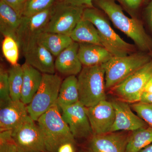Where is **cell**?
I'll return each instance as SVG.
<instances>
[{"mask_svg":"<svg viewBox=\"0 0 152 152\" xmlns=\"http://www.w3.org/2000/svg\"><path fill=\"white\" fill-rule=\"evenodd\" d=\"M34 122L29 116L23 122L12 130L20 152H47L43 137Z\"/></svg>","mask_w":152,"mask_h":152,"instance_id":"10","label":"cell"},{"mask_svg":"<svg viewBox=\"0 0 152 152\" xmlns=\"http://www.w3.org/2000/svg\"><path fill=\"white\" fill-rule=\"evenodd\" d=\"M10 93L12 100H20L23 79L22 66L19 64L12 65L8 71Z\"/></svg>","mask_w":152,"mask_h":152,"instance_id":"25","label":"cell"},{"mask_svg":"<svg viewBox=\"0 0 152 152\" xmlns=\"http://www.w3.org/2000/svg\"><path fill=\"white\" fill-rule=\"evenodd\" d=\"M152 77V59L113 88L115 94L127 102H140L144 89Z\"/></svg>","mask_w":152,"mask_h":152,"instance_id":"8","label":"cell"},{"mask_svg":"<svg viewBox=\"0 0 152 152\" xmlns=\"http://www.w3.org/2000/svg\"><path fill=\"white\" fill-rule=\"evenodd\" d=\"M0 152H20L13 137L12 131L0 132Z\"/></svg>","mask_w":152,"mask_h":152,"instance_id":"29","label":"cell"},{"mask_svg":"<svg viewBox=\"0 0 152 152\" xmlns=\"http://www.w3.org/2000/svg\"><path fill=\"white\" fill-rule=\"evenodd\" d=\"M144 92L152 93V77L146 85Z\"/></svg>","mask_w":152,"mask_h":152,"instance_id":"37","label":"cell"},{"mask_svg":"<svg viewBox=\"0 0 152 152\" xmlns=\"http://www.w3.org/2000/svg\"><path fill=\"white\" fill-rule=\"evenodd\" d=\"M37 121L47 152H57L63 144L74 143L75 137L63 119L57 104L42 115Z\"/></svg>","mask_w":152,"mask_h":152,"instance_id":"2","label":"cell"},{"mask_svg":"<svg viewBox=\"0 0 152 152\" xmlns=\"http://www.w3.org/2000/svg\"><path fill=\"white\" fill-rule=\"evenodd\" d=\"M61 79L55 74H43L40 86L27 105L29 116L35 121L55 104L58 96Z\"/></svg>","mask_w":152,"mask_h":152,"instance_id":"6","label":"cell"},{"mask_svg":"<svg viewBox=\"0 0 152 152\" xmlns=\"http://www.w3.org/2000/svg\"><path fill=\"white\" fill-rule=\"evenodd\" d=\"M98 7L107 16L114 26L134 42L142 52H152V39L139 19L125 15L122 8L115 0H95Z\"/></svg>","mask_w":152,"mask_h":152,"instance_id":"1","label":"cell"},{"mask_svg":"<svg viewBox=\"0 0 152 152\" xmlns=\"http://www.w3.org/2000/svg\"><path fill=\"white\" fill-rule=\"evenodd\" d=\"M79 44L78 56L84 66L102 64L113 57L102 46L92 44Z\"/></svg>","mask_w":152,"mask_h":152,"instance_id":"18","label":"cell"},{"mask_svg":"<svg viewBox=\"0 0 152 152\" xmlns=\"http://www.w3.org/2000/svg\"><path fill=\"white\" fill-rule=\"evenodd\" d=\"M83 18L91 22L98 30L103 46L113 56L124 57L136 52V45L123 40L110 24L101 11L94 8H86Z\"/></svg>","mask_w":152,"mask_h":152,"instance_id":"3","label":"cell"},{"mask_svg":"<svg viewBox=\"0 0 152 152\" xmlns=\"http://www.w3.org/2000/svg\"><path fill=\"white\" fill-rule=\"evenodd\" d=\"M150 55H151V56L152 58V52H151V54H150Z\"/></svg>","mask_w":152,"mask_h":152,"instance_id":"39","label":"cell"},{"mask_svg":"<svg viewBox=\"0 0 152 152\" xmlns=\"http://www.w3.org/2000/svg\"><path fill=\"white\" fill-rule=\"evenodd\" d=\"M55 6L30 16L22 17L17 40L23 53L37 42L39 36L45 32Z\"/></svg>","mask_w":152,"mask_h":152,"instance_id":"9","label":"cell"},{"mask_svg":"<svg viewBox=\"0 0 152 152\" xmlns=\"http://www.w3.org/2000/svg\"><path fill=\"white\" fill-rule=\"evenodd\" d=\"M79 102L77 78L76 76H68L62 82L57 104L62 109Z\"/></svg>","mask_w":152,"mask_h":152,"instance_id":"22","label":"cell"},{"mask_svg":"<svg viewBox=\"0 0 152 152\" xmlns=\"http://www.w3.org/2000/svg\"><path fill=\"white\" fill-rule=\"evenodd\" d=\"M62 116L75 138H86L93 135L86 107L80 102L62 109Z\"/></svg>","mask_w":152,"mask_h":152,"instance_id":"11","label":"cell"},{"mask_svg":"<svg viewBox=\"0 0 152 152\" xmlns=\"http://www.w3.org/2000/svg\"><path fill=\"white\" fill-rule=\"evenodd\" d=\"M152 59L145 52L134 53L124 57H112L103 64L106 89L114 88Z\"/></svg>","mask_w":152,"mask_h":152,"instance_id":"5","label":"cell"},{"mask_svg":"<svg viewBox=\"0 0 152 152\" xmlns=\"http://www.w3.org/2000/svg\"><path fill=\"white\" fill-rule=\"evenodd\" d=\"M85 8L72 5L61 0L55 6L45 32L69 35L83 18Z\"/></svg>","mask_w":152,"mask_h":152,"instance_id":"7","label":"cell"},{"mask_svg":"<svg viewBox=\"0 0 152 152\" xmlns=\"http://www.w3.org/2000/svg\"><path fill=\"white\" fill-rule=\"evenodd\" d=\"M11 7L21 17H23V12L27 0H2Z\"/></svg>","mask_w":152,"mask_h":152,"instance_id":"31","label":"cell"},{"mask_svg":"<svg viewBox=\"0 0 152 152\" xmlns=\"http://www.w3.org/2000/svg\"><path fill=\"white\" fill-rule=\"evenodd\" d=\"M22 18L13 9L0 0V31L4 37L10 36L17 41V32Z\"/></svg>","mask_w":152,"mask_h":152,"instance_id":"20","label":"cell"},{"mask_svg":"<svg viewBox=\"0 0 152 152\" xmlns=\"http://www.w3.org/2000/svg\"><path fill=\"white\" fill-rule=\"evenodd\" d=\"M139 152H152V144L146 147Z\"/></svg>","mask_w":152,"mask_h":152,"instance_id":"38","label":"cell"},{"mask_svg":"<svg viewBox=\"0 0 152 152\" xmlns=\"http://www.w3.org/2000/svg\"><path fill=\"white\" fill-rule=\"evenodd\" d=\"M79 48L78 43L74 42L56 57V70L67 77L79 75L83 68L78 56Z\"/></svg>","mask_w":152,"mask_h":152,"instance_id":"17","label":"cell"},{"mask_svg":"<svg viewBox=\"0 0 152 152\" xmlns=\"http://www.w3.org/2000/svg\"><path fill=\"white\" fill-rule=\"evenodd\" d=\"M61 0H27L23 17H28L40 12L56 5Z\"/></svg>","mask_w":152,"mask_h":152,"instance_id":"27","label":"cell"},{"mask_svg":"<svg viewBox=\"0 0 152 152\" xmlns=\"http://www.w3.org/2000/svg\"><path fill=\"white\" fill-rule=\"evenodd\" d=\"M131 107L147 124L152 127V104L138 102L132 104Z\"/></svg>","mask_w":152,"mask_h":152,"instance_id":"30","label":"cell"},{"mask_svg":"<svg viewBox=\"0 0 152 152\" xmlns=\"http://www.w3.org/2000/svg\"><path fill=\"white\" fill-rule=\"evenodd\" d=\"M27 64L42 74H55L54 56L43 45L37 42L23 52Z\"/></svg>","mask_w":152,"mask_h":152,"instance_id":"15","label":"cell"},{"mask_svg":"<svg viewBox=\"0 0 152 152\" xmlns=\"http://www.w3.org/2000/svg\"><path fill=\"white\" fill-rule=\"evenodd\" d=\"M20 46L15 39L10 36L4 37L2 43V51L6 60L12 65L18 64Z\"/></svg>","mask_w":152,"mask_h":152,"instance_id":"26","label":"cell"},{"mask_svg":"<svg viewBox=\"0 0 152 152\" xmlns=\"http://www.w3.org/2000/svg\"><path fill=\"white\" fill-rule=\"evenodd\" d=\"M70 36L73 42L78 43L95 44L103 46L94 25L83 18L78 23Z\"/></svg>","mask_w":152,"mask_h":152,"instance_id":"21","label":"cell"},{"mask_svg":"<svg viewBox=\"0 0 152 152\" xmlns=\"http://www.w3.org/2000/svg\"><path fill=\"white\" fill-rule=\"evenodd\" d=\"M145 12L147 21L152 31V0L146 8Z\"/></svg>","mask_w":152,"mask_h":152,"instance_id":"34","label":"cell"},{"mask_svg":"<svg viewBox=\"0 0 152 152\" xmlns=\"http://www.w3.org/2000/svg\"><path fill=\"white\" fill-rule=\"evenodd\" d=\"M22 66L23 79L20 100L28 105L40 86L43 74L26 63Z\"/></svg>","mask_w":152,"mask_h":152,"instance_id":"19","label":"cell"},{"mask_svg":"<svg viewBox=\"0 0 152 152\" xmlns=\"http://www.w3.org/2000/svg\"><path fill=\"white\" fill-rule=\"evenodd\" d=\"M93 135L110 133L115 120V111L111 102L102 101L92 107H86Z\"/></svg>","mask_w":152,"mask_h":152,"instance_id":"12","label":"cell"},{"mask_svg":"<svg viewBox=\"0 0 152 152\" xmlns=\"http://www.w3.org/2000/svg\"><path fill=\"white\" fill-rule=\"evenodd\" d=\"M57 152H74L72 144L66 143L60 146Z\"/></svg>","mask_w":152,"mask_h":152,"instance_id":"35","label":"cell"},{"mask_svg":"<svg viewBox=\"0 0 152 152\" xmlns=\"http://www.w3.org/2000/svg\"><path fill=\"white\" fill-rule=\"evenodd\" d=\"M78 80L79 102L86 107L106 100L105 70L102 64L84 66Z\"/></svg>","mask_w":152,"mask_h":152,"instance_id":"4","label":"cell"},{"mask_svg":"<svg viewBox=\"0 0 152 152\" xmlns=\"http://www.w3.org/2000/svg\"><path fill=\"white\" fill-rule=\"evenodd\" d=\"M72 5L86 8H94L93 3L95 0H63Z\"/></svg>","mask_w":152,"mask_h":152,"instance_id":"33","label":"cell"},{"mask_svg":"<svg viewBox=\"0 0 152 152\" xmlns=\"http://www.w3.org/2000/svg\"><path fill=\"white\" fill-rule=\"evenodd\" d=\"M12 101L10 93L8 71L1 67L0 69V102L1 106Z\"/></svg>","mask_w":152,"mask_h":152,"instance_id":"28","label":"cell"},{"mask_svg":"<svg viewBox=\"0 0 152 152\" xmlns=\"http://www.w3.org/2000/svg\"><path fill=\"white\" fill-rule=\"evenodd\" d=\"M129 138L121 133L111 132L93 135L90 141V152H126Z\"/></svg>","mask_w":152,"mask_h":152,"instance_id":"16","label":"cell"},{"mask_svg":"<svg viewBox=\"0 0 152 152\" xmlns=\"http://www.w3.org/2000/svg\"><path fill=\"white\" fill-rule=\"evenodd\" d=\"M28 116L27 105L21 100H12L1 106L0 132L13 130Z\"/></svg>","mask_w":152,"mask_h":152,"instance_id":"14","label":"cell"},{"mask_svg":"<svg viewBox=\"0 0 152 152\" xmlns=\"http://www.w3.org/2000/svg\"><path fill=\"white\" fill-rule=\"evenodd\" d=\"M37 41L55 57L74 42L69 35L47 32L42 33Z\"/></svg>","mask_w":152,"mask_h":152,"instance_id":"23","label":"cell"},{"mask_svg":"<svg viewBox=\"0 0 152 152\" xmlns=\"http://www.w3.org/2000/svg\"><path fill=\"white\" fill-rule=\"evenodd\" d=\"M129 137L126 152H139L152 143V127L142 128L133 131Z\"/></svg>","mask_w":152,"mask_h":152,"instance_id":"24","label":"cell"},{"mask_svg":"<svg viewBox=\"0 0 152 152\" xmlns=\"http://www.w3.org/2000/svg\"><path fill=\"white\" fill-rule=\"evenodd\" d=\"M139 102L152 104V93L143 92Z\"/></svg>","mask_w":152,"mask_h":152,"instance_id":"36","label":"cell"},{"mask_svg":"<svg viewBox=\"0 0 152 152\" xmlns=\"http://www.w3.org/2000/svg\"><path fill=\"white\" fill-rule=\"evenodd\" d=\"M111 102L115 111V120L111 132L120 131L133 132L149 126L147 123L132 111L131 106L123 100H114Z\"/></svg>","mask_w":152,"mask_h":152,"instance_id":"13","label":"cell"},{"mask_svg":"<svg viewBox=\"0 0 152 152\" xmlns=\"http://www.w3.org/2000/svg\"><path fill=\"white\" fill-rule=\"evenodd\" d=\"M128 10L134 12L138 10L144 0H116Z\"/></svg>","mask_w":152,"mask_h":152,"instance_id":"32","label":"cell"}]
</instances>
